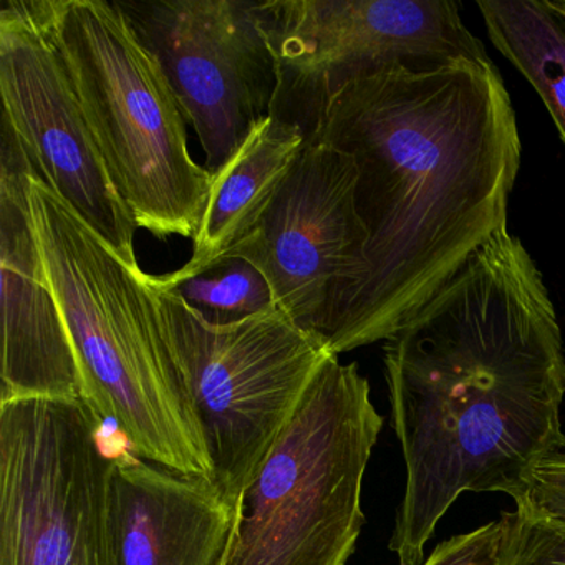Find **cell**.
<instances>
[{"instance_id": "6da1fadb", "label": "cell", "mask_w": 565, "mask_h": 565, "mask_svg": "<svg viewBox=\"0 0 565 565\" xmlns=\"http://www.w3.org/2000/svg\"><path fill=\"white\" fill-rule=\"evenodd\" d=\"M406 481L390 551L423 565L465 492L521 498L532 469L564 451L565 349L541 270L502 230L383 347Z\"/></svg>"}, {"instance_id": "7a4b0ae2", "label": "cell", "mask_w": 565, "mask_h": 565, "mask_svg": "<svg viewBox=\"0 0 565 565\" xmlns=\"http://www.w3.org/2000/svg\"><path fill=\"white\" fill-rule=\"evenodd\" d=\"M307 140L352 158L369 233L365 270L323 335L333 355L388 339L508 230L522 147L494 62L363 72L329 98Z\"/></svg>"}, {"instance_id": "3957f363", "label": "cell", "mask_w": 565, "mask_h": 565, "mask_svg": "<svg viewBox=\"0 0 565 565\" xmlns=\"http://www.w3.org/2000/svg\"><path fill=\"white\" fill-rule=\"evenodd\" d=\"M29 200L77 360L82 399L125 436L135 455L213 482L147 274L125 263L41 174L31 178Z\"/></svg>"}, {"instance_id": "277c9868", "label": "cell", "mask_w": 565, "mask_h": 565, "mask_svg": "<svg viewBox=\"0 0 565 565\" xmlns=\"http://www.w3.org/2000/svg\"><path fill=\"white\" fill-rule=\"evenodd\" d=\"M382 426L359 365L330 355L237 495L214 565H345Z\"/></svg>"}, {"instance_id": "5b68a950", "label": "cell", "mask_w": 565, "mask_h": 565, "mask_svg": "<svg viewBox=\"0 0 565 565\" xmlns=\"http://www.w3.org/2000/svg\"><path fill=\"white\" fill-rule=\"evenodd\" d=\"M55 42L111 183L138 230L194 239L213 177L193 160L186 118L118 2L49 0Z\"/></svg>"}, {"instance_id": "8992f818", "label": "cell", "mask_w": 565, "mask_h": 565, "mask_svg": "<svg viewBox=\"0 0 565 565\" xmlns=\"http://www.w3.org/2000/svg\"><path fill=\"white\" fill-rule=\"evenodd\" d=\"M147 284L210 456L214 488L234 508L333 353L323 337L300 329L280 309L211 326L177 294L154 286L150 274Z\"/></svg>"}, {"instance_id": "52a82bcc", "label": "cell", "mask_w": 565, "mask_h": 565, "mask_svg": "<svg viewBox=\"0 0 565 565\" xmlns=\"http://www.w3.org/2000/svg\"><path fill=\"white\" fill-rule=\"evenodd\" d=\"M102 425L84 399L0 402V565H110Z\"/></svg>"}, {"instance_id": "ba28073f", "label": "cell", "mask_w": 565, "mask_h": 565, "mask_svg": "<svg viewBox=\"0 0 565 565\" xmlns=\"http://www.w3.org/2000/svg\"><path fill=\"white\" fill-rule=\"evenodd\" d=\"M263 8L280 65L273 117L299 125L307 138L329 98L363 72L492 62L452 0H274Z\"/></svg>"}, {"instance_id": "9c48e42d", "label": "cell", "mask_w": 565, "mask_h": 565, "mask_svg": "<svg viewBox=\"0 0 565 565\" xmlns=\"http://www.w3.org/2000/svg\"><path fill=\"white\" fill-rule=\"evenodd\" d=\"M163 68L188 124L217 173L254 128L273 117L280 65L263 2L128 0L118 2Z\"/></svg>"}, {"instance_id": "30bf717a", "label": "cell", "mask_w": 565, "mask_h": 565, "mask_svg": "<svg viewBox=\"0 0 565 565\" xmlns=\"http://www.w3.org/2000/svg\"><path fill=\"white\" fill-rule=\"evenodd\" d=\"M0 95L49 186L125 263L138 266L137 223L82 110L55 42L49 0H4L0 8Z\"/></svg>"}, {"instance_id": "8fae6325", "label": "cell", "mask_w": 565, "mask_h": 565, "mask_svg": "<svg viewBox=\"0 0 565 565\" xmlns=\"http://www.w3.org/2000/svg\"><path fill=\"white\" fill-rule=\"evenodd\" d=\"M356 181L349 154L307 140L256 226L224 254L253 263L276 306L320 337L365 270L369 233L356 213Z\"/></svg>"}, {"instance_id": "7c38bea8", "label": "cell", "mask_w": 565, "mask_h": 565, "mask_svg": "<svg viewBox=\"0 0 565 565\" xmlns=\"http://www.w3.org/2000/svg\"><path fill=\"white\" fill-rule=\"evenodd\" d=\"M41 174L11 121L2 115L0 147V279L2 386L0 402L82 399L77 360L45 274L34 221L31 178Z\"/></svg>"}, {"instance_id": "4fadbf2b", "label": "cell", "mask_w": 565, "mask_h": 565, "mask_svg": "<svg viewBox=\"0 0 565 565\" xmlns=\"http://www.w3.org/2000/svg\"><path fill=\"white\" fill-rule=\"evenodd\" d=\"M233 512L213 482L120 449L108 482L110 565H214Z\"/></svg>"}, {"instance_id": "5bb4252c", "label": "cell", "mask_w": 565, "mask_h": 565, "mask_svg": "<svg viewBox=\"0 0 565 565\" xmlns=\"http://www.w3.org/2000/svg\"><path fill=\"white\" fill-rule=\"evenodd\" d=\"M306 143L302 128L282 118H266L254 128L243 147L214 174L193 254L178 273H194L214 263L253 231Z\"/></svg>"}, {"instance_id": "9a60e30c", "label": "cell", "mask_w": 565, "mask_h": 565, "mask_svg": "<svg viewBox=\"0 0 565 565\" xmlns=\"http://www.w3.org/2000/svg\"><path fill=\"white\" fill-rule=\"evenodd\" d=\"M492 45L534 87L565 143V12L557 0H481Z\"/></svg>"}, {"instance_id": "2e32d148", "label": "cell", "mask_w": 565, "mask_h": 565, "mask_svg": "<svg viewBox=\"0 0 565 565\" xmlns=\"http://www.w3.org/2000/svg\"><path fill=\"white\" fill-rule=\"evenodd\" d=\"M160 289L177 294L211 326H233L279 309L273 287L247 259L223 256L190 274L150 276Z\"/></svg>"}, {"instance_id": "e0dca14e", "label": "cell", "mask_w": 565, "mask_h": 565, "mask_svg": "<svg viewBox=\"0 0 565 565\" xmlns=\"http://www.w3.org/2000/svg\"><path fill=\"white\" fill-rule=\"evenodd\" d=\"M515 522V511H504L495 521L439 542L423 565H509Z\"/></svg>"}, {"instance_id": "ac0fdd59", "label": "cell", "mask_w": 565, "mask_h": 565, "mask_svg": "<svg viewBox=\"0 0 565 565\" xmlns=\"http://www.w3.org/2000/svg\"><path fill=\"white\" fill-rule=\"evenodd\" d=\"M514 542L509 565H565V519L515 508Z\"/></svg>"}, {"instance_id": "d6986e66", "label": "cell", "mask_w": 565, "mask_h": 565, "mask_svg": "<svg viewBox=\"0 0 565 565\" xmlns=\"http://www.w3.org/2000/svg\"><path fill=\"white\" fill-rule=\"evenodd\" d=\"M515 508L531 514L565 519V451L539 462Z\"/></svg>"}, {"instance_id": "ffe728a7", "label": "cell", "mask_w": 565, "mask_h": 565, "mask_svg": "<svg viewBox=\"0 0 565 565\" xmlns=\"http://www.w3.org/2000/svg\"><path fill=\"white\" fill-rule=\"evenodd\" d=\"M558 6H561L562 11L565 12V0H557Z\"/></svg>"}]
</instances>
